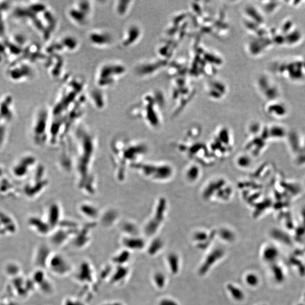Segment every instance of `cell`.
I'll return each mask as SVG.
<instances>
[{
  "mask_svg": "<svg viewBox=\"0 0 305 305\" xmlns=\"http://www.w3.org/2000/svg\"><path fill=\"white\" fill-rule=\"evenodd\" d=\"M133 2L117 1L113 6L114 11L116 15L121 18L125 17L129 14Z\"/></svg>",
  "mask_w": 305,
  "mask_h": 305,
  "instance_id": "obj_11",
  "label": "cell"
},
{
  "mask_svg": "<svg viewBox=\"0 0 305 305\" xmlns=\"http://www.w3.org/2000/svg\"><path fill=\"white\" fill-rule=\"evenodd\" d=\"M71 149L72 169L75 171L78 187L84 193L94 194L96 191V181L94 163L97 148L96 137L89 127L83 124L75 126Z\"/></svg>",
  "mask_w": 305,
  "mask_h": 305,
  "instance_id": "obj_1",
  "label": "cell"
},
{
  "mask_svg": "<svg viewBox=\"0 0 305 305\" xmlns=\"http://www.w3.org/2000/svg\"><path fill=\"white\" fill-rule=\"evenodd\" d=\"M91 2L79 1L70 6L66 10L69 20L78 27H85L90 21L94 7Z\"/></svg>",
  "mask_w": 305,
  "mask_h": 305,
  "instance_id": "obj_4",
  "label": "cell"
},
{
  "mask_svg": "<svg viewBox=\"0 0 305 305\" xmlns=\"http://www.w3.org/2000/svg\"><path fill=\"white\" fill-rule=\"evenodd\" d=\"M125 138L115 139L112 143V154L117 178L120 181L125 179L127 166L135 165L136 150L138 147L127 141Z\"/></svg>",
  "mask_w": 305,
  "mask_h": 305,
  "instance_id": "obj_2",
  "label": "cell"
},
{
  "mask_svg": "<svg viewBox=\"0 0 305 305\" xmlns=\"http://www.w3.org/2000/svg\"><path fill=\"white\" fill-rule=\"evenodd\" d=\"M59 48L57 50L68 52H74L78 50L80 42L73 35H67L61 38L59 41Z\"/></svg>",
  "mask_w": 305,
  "mask_h": 305,
  "instance_id": "obj_10",
  "label": "cell"
},
{
  "mask_svg": "<svg viewBox=\"0 0 305 305\" xmlns=\"http://www.w3.org/2000/svg\"><path fill=\"white\" fill-rule=\"evenodd\" d=\"M87 38L93 47L99 49L109 48L116 42V37L111 31L107 29H92L88 33Z\"/></svg>",
  "mask_w": 305,
  "mask_h": 305,
  "instance_id": "obj_6",
  "label": "cell"
},
{
  "mask_svg": "<svg viewBox=\"0 0 305 305\" xmlns=\"http://www.w3.org/2000/svg\"><path fill=\"white\" fill-rule=\"evenodd\" d=\"M51 113L48 109L42 108L38 116L36 122H35L36 123L33 125L32 139L34 143L38 147H43L46 144H49Z\"/></svg>",
  "mask_w": 305,
  "mask_h": 305,
  "instance_id": "obj_5",
  "label": "cell"
},
{
  "mask_svg": "<svg viewBox=\"0 0 305 305\" xmlns=\"http://www.w3.org/2000/svg\"><path fill=\"white\" fill-rule=\"evenodd\" d=\"M92 91L90 94L91 103L97 109H102L105 107L107 98L104 93L100 91Z\"/></svg>",
  "mask_w": 305,
  "mask_h": 305,
  "instance_id": "obj_12",
  "label": "cell"
},
{
  "mask_svg": "<svg viewBox=\"0 0 305 305\" xmlns=\"http://www.w3.org/2000/svg\"><path fill=\"white\" fill-rule=\"evenodd\" d=\"M141 35V30L138 25L131 24L124 30L119 44L125 49L133 46L138 42Z\"/></svg>",
  "mask_w": 305,
  "mask_h": 305,
  "instance_id": "obj_8",
  "label": "cell"
},
{
  "mask_svg": "<svg viewBox=\"0 0 305 305\" xmlns=\"http://www.w3.org/2000/svg\"><path fill=\"white\" fill-rule=\"evenodd\" d=\"M126 72V66L121 62H105L97 69L95 75L96 85L103 90L111 88L125 76Z\"/></svg>",
  "mask_w": 305,
  "mask_h": 305,
  "instance_id": "obj_3",
  "label": "cell"
},
{
  "mask_svg": "<svg viewBox=\"0 0 305 305\" xmlns=\"http://www.w3.org/2000/svg\"><path fill=\"white\" fill-rule=\"evenodd\" d=\"M44 210V218L42 219L51 227L52 230L59 226L62 222V216H63V211L59 203L52 202L50 203Z\"/></svg>",
  "mask_w": 305,
  "mask_h": 305,
  "instance_id": "obj_7",
  "label": "cell"
},
{
  "mask_svg": "<svg viewBox=\"0 0 305 305\" xmlns=\"http://www.w3.org/2000/svg\"><path fill=\"white\" fill-rule=\"evenodd\" d=\"M79 213L86 219L95 223V221L100 216L98 207L89 202L81 203L78 208Z\"/></svg>",
  "mask_w": 305,
  "mask_h": 305,
  "instance_id": "obj_9",
  "label": "cell"
}]
</instances>
